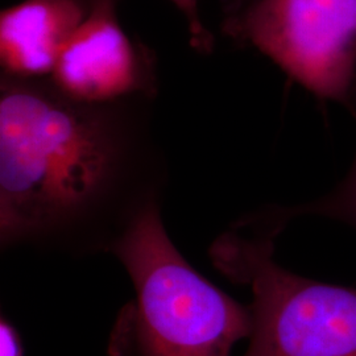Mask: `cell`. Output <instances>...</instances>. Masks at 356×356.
Segmentation results:
<instances>
[{
	"instance_id": "obj_7",
	"label": "cell",
	"mask_w": 356,
	"mask_h": 356,
	"mask_svg": "<svg viewBox=\"0 0 356 356\" xmlns=\"http://www.w3.org/2000/svg\"><path fill=\"white\" fill-rule=\"evenodd\" d=\"M344 106L354 115L356 120V79ZM293 213L330 216L356 227V156L348 176L335 191L314 204L294 209Z\"/></svg>"
},
{
	"instance_id": "obj_9",
	"label": "cell",
	"mask_w": 356,
	"mask_h": 356,
	"mask_svg": "<svg viewBox=\"0 0 356 356\" xmlns=\"http://www.w3.org/2000/svg\"><path fill=\"white\" fill-rule=\"evenodd\" d=\"M0 356H23L19 332L4 318L0 322Z\"/></svg>"
},
{
	"instance_id": "obj_5",
	"label": "cell",
	"mask_w": 356,
	"mask_h": 356,
	"mask_svg": "<svg viewBox=\"0 0 356 356\" xmlns=\"http://www.w3.org/2000/svg\"><path fill=\"white\" fill-rule=\"evenodd\" d=\"M65 97L98 106L141 88L140 60L116 17V0H91L51 73Z\"/></svg>"
},
{
	"instance_id": "obj_8",
	"label": "cell",
	"mask_w": 356,
	"mask_h": 356,
	"mask_svg": "<svg viewBox=\"0 0 356 356\" xmlns=\"http://www.w3.org/2000/svg\"><path fill=\"white\" fill-rule=\"evenodd\" d=\"M172 1L186 20L193 47L197 48L198 51H210L213 45V40L210 38V33L202 26L200 10H198V0H172Z\"/></svg>"
},
{
	"instance_id": "obj_2",
	"label": "cell",
	"mask_w": 356,
	"mask_h": 356,
	"mask_svg": "<svg viewBox=\"0 0 356 356\" xmlns=\"http://www.w3.org/2000/svg\"><path fill=\"white\" fill-rule=\"evenodd\" d=\"M113 251L135 286L128 323L139 356H229L234 344L251 335L250 307L182 257L152 202L132 214Z\"/></svg>"
},
{
	"instance_id": "obj_1",
	"label": "cell",
	"mask_w": 356,
	"mask_h": 356,
	"mask_svg": "<svg viewBox=\"0 0 356 356\" xmlns=\"http://www.w3.org/2000/svg\"><path fill=\"white\" fill-rule=\"evenodd\" d=\"M120 148L94 104L7 78L0 97V232L11 244L76 227L108 202Z\"/></svg>"
},
{
	"instance_id": "obj_3",
	"label": "cell",
	"mask_w": 356,
	"mask_h": 356,
	"mask_svg": "<svg viewBox=\"0 0 356 356\" xmlns=\"http://www.w3.org/2000/svg\"><path fill=\"white\" fill-rule=\"evenodd\" d=\"M272 238L227 232L211 248L216 267L252 293L251 343L244 356H356L355 288L280 267Z\"/></svg>"
},
{
	"instance_id": "obj_6",
	"label": "cell",
	"mask_w": 356,
	"mask_h": 356,
	"mask_svg": "<svg viewBox=\"0 0 356 356\" xmlns=\"http://www.w3.org/2000/svg\"><path fill=\"white\" fill-rule=\"evenodd\" d=\"M81 0H23L0 16V61L7 78L51 74L85 20Z\"/></svg>"
},
{
	"instance_id": "obj_4",
	"label": "cell",
	"mask_w": 356,
	"mask_h": 356,
	"mask_svg": "<svg viewBox=\"0 0 356 356\" xmlns=\"http://www.w3.org/2000/svg\"><path fill=\"white\" fill-rule=\"evenodd\" d=\"M239 31L321 99L347 101L356 79V0H256Z\"/></svg>"
}]
</instances>
